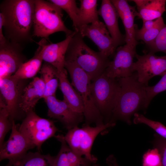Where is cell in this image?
Here are the masks:
<instances>
[{"instance_id":"1f68e13d","label":"cell","mask_w":166,"mask_h":166,"mask_svg":"<svg viewBox=\"0 0 166 166\" xmlns=\"http://www.w3.org/2000/svg\"><path fill=\"white\" fill-rule=\"evenodd\" d=\"M161 158L158 149H149L143 154L142 166H161Z\"/></svg>"},{"instance_id":"ffe728a7","label":"cell","mask_w":166,"mask_h":166,"mask_svg":"<svg viewBox=\"0 0 166 166\" xmlns=\"http://www.w3.org/2000/svg\"><path fill=\"white\" fill-rule=\"evenodd\" d=\"M56 139L61 143L59 151L54 156V166H92L93 164L85 157L80 156L70 148L64 138V136H55Z\"/></svg>"},{"instance_id":"7a4b0ae2","label":"cell","mask_w":166,"mask_h":166,"mask_svg":"<svg viewBox=\"0 0 166 166\" xmlns=\"http://www.w3.org/2000/svg\"><path fill=\"white\" fill-rule=\"evenodd\" d=\"M117 79L120 91L109 122L116 123L120 120L130 125L132 116L138 111L148 108L144 89L146 86L138 81L136 72L131 76Z\"/></svg>"},{"instance_id":"603a6c76","label":"cell","mask_w":166,"mask_h":166,"mask_svg":"<svg viewBox=\"0 0 166 166\" xmlns=\"http://www.w3.org/2000/svg\"><path fill=\"white\" fill-rule=\"evenodd\" d=\"M137 7L136 16L142 21L153 20L166 11V0H133Z\"/></svg>"},{"instance_id":"484cf974","label":"cell","mask_w":166,"mask_h":166,"mask_svg":"<svg viewBox=\"0 0 166 166\" xmlns=\"http://www.w3.org/2000/svg\"><path fill=\"white\" fill-rule=\"evenodd\" d=\"M79 8L80 27L99 20L97 0H81Z\"/></svg>"},{"instance_id":"e575fe53","label":"cell","mask_w":166,"mask_h":166,"mask_svg":"<svg viewBox=\"0 0 166 166\" xmlns=\"http://www.w3.org/2000/svg\"><path fill=\"white\" fill-rule=\"evenodd\" d=\"M155 22V20L143 21L142 27L140 29H137L135 26V37L136 40L143 33L152 27Z\"/></svg>"},{"instance_id":"7c38bea8","label":"cell","mask_w":166,"mask_h":166,"mask_svg":"<svg viewBox=\"0 0 166 166\" xmlns=\"http://www.w3.org/2000/svg\"><path fill=\"white\" fill-rule=\"evenodd\" d=\"M78 32L84 38L87 37L98 47L99 51L109 57L114 55L116 48L105 24L99 20L90 25H82Z\"/></svg>"},{"instance_id":"74e56055","label":"cell","mask_w":166,"mask_h":166,"mask_svg":"<svg viewBox=\"0 0 166 166\" xmlns=\"http://www.w3.org/2000/svg\"><path fill=\"white\" fill-rule=\"evenodd\" d=\"M106 163L108 165V166H113L112 164L108 160L106 159ZM92 166H100L98 164L96 163L93 164Z\"/></svg>"},{"instance_id":"8d00e7d4","label":"cell","mask_w":166,"mask_h":166,"mask_svg":"<svg viewBox=\"0 0 166 166\" xmlns=\"http://www.w3.org/2000/svg\"><path fill=\"white\" fill-rule=\"evenodd\" d=\"M107 159L112 164L113 166H119L116 158L113 155H110Z\"/></svg>"},{"instance_id":"836d02e7","label":"cell","mask_w":166,"mask_h":166,"mask_svg":"<svg viewBox=\"0 0 166 166\" xmlns=\"http://www.w3.org/2000/svg\"><path fill=\"white\" fill-rule=\"evenodd\" d=\"M152 141L154 148H157L161 156V166H166V139L155 133Z\"/></svg>"},{"instance_id":"277c9868","label":"cell","mask_w":166,"mask_h":166,"mask_svg":"<svg viewBox=\"0 0 166 166\" xmlns=\"http://www.w3.org/2000/svg\"><path fill=\"white\" fill-rule=\"evenodd\" d=\"M34 3L33 37L49 41V35L56 32H63L66 37L74 32L65 25L62 10L59 6L49 1L34 0Z\"/></svg>"},{"instance_id":"8fae6325","label":"cell","mask_w":166,"mask_h":166,"mask_svg":"<svg viewBox=\"0 0 166 166\" xmlns=\"http://www.w3.org/2000/svg\"><path fill=\"white\" fill-rule=\"evenodd\" d=\"M44 99L48 108V116L59 121L68 130L78 126L84 121L83 113L73 111L64 99L59 100L56 96H49Z\"/></svg>"},{"instance_id":"f35d334b","label":"cell","mask_w":166,"mask_h":166,"mask_svg":"<svg viewBox=\"0 0 166 166\" xmlns=\"http://www.w3.org/2000/svg\"><path fill=\"white\" fill-rule=\"evenodd\" d=\"M5 166H12L11 162L9 161L8 163Z\"/></svg>"},{"instance_id":"83f0119b","label":"cell","mask_w":166,"mask_h":166,"mask_svg":"<svg viewBox=\"0 0 166 166\" xmlns=\"http://www.w3.org/2000/svg\"><path fill=\"white\" fill-rule=\"evenodd\" d=\"M13 121L10 117L9 112L5 105L0 102V147L4 142L5 137L11 130Z\"/></svg>"},{"instance_id":"6da1fadb","label":"cell","mask_w":166,"mask_h":166,"mask_svg":"<svg viewBox=\"0 0 166 166\" xmlns=\"http://www.w3.org/2000/svg\"><path fill=\"white\" fill-rule=\"evenodd\" d=\"M34 0H4L0 4L4 18V35L11 42L24 46L34 42L32 28Z\"/></svg>"},{"instance_id":"d6a6232c","label":"cell","mask_w":166,"mask_h":166,"mask_svg":"<svg viewBox=\"0 0 166 166\" xmlns=\"http://www.w3.org/2000/svg\"><path fill=\"white\" fill-rule=\"evenodd\" d=\"M149 52L154 53L158 52L165 53L166 55V25L161 30L155 40L148 46Z\"/></svg>"},{"instance_id":"8992f818","label":"cell","mask_w":166,"mask_h":166,"mask_svg":"<svg viewBox=\"0 0 166 166\" xmlns=\"http://www.w3.org/2000/svg\"><path fill=\"white\" fill-rule=\"evenodd\" d=\"M91 90L95 105L105 123H109L120 91L117 78L109 77L104 71L91 82Z\"/></svg>"},{"instance_id":"5bb4252c","label":"cell","mask_w":166,"mask_h":166,"mask_svg":"<svg viewBox=\"0 0 166 166\" xmlns=\"http://www.w3.org/2000/svg\"><path fill=\"white\" fill-rule=\"evenodd\" d=\"M23 80L15 78L12 76L0 79V102L6 106L12 121L14 120L19 109L21 97L26 86Z\"/></svg>"},{"instance_id":"ac0fdd59","label":"cell","mask_w":166,"mask_h":166,"mask_svg":"<svg viewBox=\"0 0 166 166\" xmlns=\"http://www.w3.org/2000/svg\"><path fill=\"white\" fill-rule=\"evenodd\" d=\"M75 31L66 37L63 41L57 43L45 44L42 53L43 61L52 65L59 71L65 69L64 63L65 55L70 41Z\"/></svg>"},{"instance_id":"d6986e66","label":"cell","mask_w":166,"mask_h":166,"mask_svg":"<svg viewBox=\"0 0 166 166\" xmlns=\"http://www.w3.org/2000/svg\"><path fill=\"white\" fill-rule=\"evenodd\" d=\"M45 87L41 78L35 77L24 88L19 104V109L26 113L33 110L38 101L44 98Z\"/></svg>"},{"instance_id":"9a60e30c","label":"cell","mask_w":166,"mask_h":166,"mask_svg":"<svg viewBox=\"0 0 166 166\" xmlns=\"http://www.w3.org/2000/svg\"><path fill=\"white\" fill-rule=\"evenodd\" d=\"M11 132L8 139L0 147V161L5 159L14 160L27 153L33 148L18 130V127L13 121Z\"/></svg>"},{"instance_id":"5b68a950","label":"cell","mask_w":166,"mask_h":166,"mask_svg":"<svg viewBox=\"0 0 166 166\" xmlns=\"http://www.w3.org/2000/svg\"><path fill=\"white\" fill-rule=\"evenodd\" d=\"M64 67L71 79V84L79 94L82 101L85 121L84 124L96 125L105 123L103 118L94 103L91 90L90 76L74 63L65 60Z\"/></svg>"},{"instance_id":"d4e9b609","label":"cell","mask_w":166,"mask_h":166,"mask_svg":"<svg viewBox=\"0 0 166 166\" xmlns=\"http://www.w3.org/2000/svg\"><path fill=\"white\" fill-rule=\"evenodd\" d=\"M41 78L45 87L44 98L49 96H56V92L59 86L58 71L52 65L45 62L40 70Z\"/></svg>"},{"instance_id":"d590c367","label":"cell","mask_w":166,"mask_h":166,"mask_svg":"<svg viewBox=\"0 0 166 166\" xmlns=\"http://www.w3.org/2000/svg\"><path fill=\"white\" fill-rule=\"evenodd\" d=\"M4 22L3 15L1 13H0V44L5 43L7 41L3 32Z\"/></svg>"},{"instance_id":"4dcf8cb0","label":"cell","mask_w":166,"mask_h":166,"mask_svg":"<svg viewBox=\"0 0 166 166\" xmlns=\"http://www.w3.org/2000/svg\"><path fill=\"white\" fill-rule=\"evenodd\" d=\"M144 89L146 95V104L148 107L154 97L158 93L166 91V72L156 84L153 86H146Z\"/></svg>"},{"instance_id":"f1b7e54d","label":"cell","mask_w":166,"mask_h":166,"mask_svg":"<svg viewBox=\"0 0 166 166\" xmlns=\"http://www.w3.org/2000/svg\"><path fill=\"white\" fill-rule=\"evenodd\" d=\"M133 116V123L146 124L152 129L157 134L166 139V127L161 123L149 119L143 114L137 113H135Z\"/></svg>"},{"instance_id":"4fadbf2b","label":"cell","mask_w":166,"mask_h":166,"mask_svg":"<svg viewBox=\"0 0 166 166\" xmlns=\"http://www.w3.org/2000/svg\"><path fill=\"white\" fill-rule=\"evenodd\" d=\"M136 54V49L126 44L118 46L113 60L110 61L105 72L108 76L114 78L131 76L134 73L132 68Z\"/></svg>"},{"instance_id":"7402d4cb","label":"cell","mask_w":166,"mask_h":166,"mask_svg":"<svg viewBox=\"0 0 166 166\" xmlns=\"http://www.w3.org/2000/svg\"><path fill=\"white\" fill-rule=\"evenodd\" d=\"M67 72L65 69L58 71L59 87L61 91L64 99L74 111L83 113L84 105L77 91L69 81Z\"/></svg>"},{"instance_id":"2e32d148","label":"cell","mask_w":166,"mask_h":166,"mask_svg":"<svg viewBox=\"0 0 166 166\" xmlns=\"http://www.w3.org/2000/svg\"><path fill=\"white\" fill-rule=\"evenodd\" d=\"M111 1L116 8L124 26L125 31L126 44L132 48L136 49L138 42L135 37V25L134 24V20L137 13L135 7L130 5L127 0H111Z\"/></svg>"},{"instance_id":"cb8c5ba5","label":"cell","mask_w":166,"mask_h":166,"mask_svg":"<svg viewBox=\"0 0 166 166\" xmlns=\"http://www.w3.org/2000/svg\"><path fill=\"white\" fill-rule=\"evenodd\" d=\"M54 156L39 152H27L22 156L10 161L12 166H54Z\"/></svg>"},{"instance_id":"e0dca14e","label":"cell","mask_w":166,"mask_h":166,"mask_svg":"<svg viewBox=\"0 0 166 166\" xmlns=\"http://www.w3.org/2000/svg\"><path fill=\"white\" fill-rule=\"evenodd\" d=\"M98 13L103 18L117 49L125 42V35L121 33L119 28V16L116 8L111 0H102Z\"/></svg>"},{"instance_id":"ba28073f","label":"cell","mask_w":166,"mask_h":166,"mask_svg":"<svg viewBox=\"0 0 166 166\" xmlns=\"http://www.w3.org/2000/svg\"><path fill=\"white\" fill-rule=\"evenodd\" d=\"M26 114V117L18 127V130L33 148L36 147L40 151L44 142L55 137L58 129L53 121L40 117L33 110Z\"/></svg>"},{"instance_id":"9c48e42d","label":"cell","mask_w":166,"mask_h":166,"mask_svg":"<svg viewBox=\"0 0 166 166\" xmlns=\"http://www.w3.org/2000/svg\"><path fill=\"white\" fill-rule=\"evenodd\" d=\"M135 57L137 61L133 63V72H136L138 81L146 86L151 78L166 72V55L158 56L149 52L142 55L136 53Z\"/></svg>"},{"instance_id":"f546056e","label":"cell","mask_w":166,"mask_h":166,"mask_svg":"<svg viewBox=\"0 0 166 166\" xmlns=\"http://www.w3.org/2000/svg\"><path fill=\"white\" fill-rule=\"evenodd\" d=\"M165 25L162 17L158 18L155 20L152 27L139 37L136 40H142L147 45H149L155 40L161 30Z\"/></svg>"},{"instance_id":"52a82bcc","label":"cell","mask_w":166,"mask_h":166,"mask_svg":"<svg viewBox=\"0 0 166 166\" xmlns=\"http://www.w3.org/2000/svg\"><path fill=\"white\" fill-rule=\"evenodd\" d=\"M115 125V123L110 122L95 127L83 124L81 128L76 126L68 130L64 138L74 152L95 164L97 159L91 154V150L95 138L99 133Z\"/></svg>"},{"instance_id":"4316f807","label":"cell","mask_w":166,"mask_h":166,"mask_svg":"<svg viewBox=\"0 0 166 166\" xmlns=\"http://www.w3.org/2000/svg\"><path fill=\"white\" fill-rule=\"evenodd\" d=\"M50 2L65 10L69 16L73 23L75 31L78 32L80 27L79 20V9L75 0H49Z\"/></svg>"},{"instance_id":"44dd1931","label":"cell","mask_w":166,"mask_h":166,"mask_svg":"<svg viewBox=\"0 0 166 166\" xmlns=\"http://www.w3.org/2000/svg\"><path fill=\"white\" fill-rule=\"evenodd\" d=\"M48 40L44 38L37 43L38 47L34 56L23 63L12 76L16 79L25 80L34 77L41 68L42 53L44 45Z\"/></svg>"},{"instance_id":"3957f363","label":"cell","mask_w":166,"mask_h":166,"mask_svg":"<svg viewBox=\"0 0 166 166\" xmlns=\"http://www.w3.org/2000/svg\"><path fill=\"white\" fill-rule=\"evenodd\" d=\"M75 31L69 44L65 60L76 64L89 75L93 81L105 71L111 61L100 52H96L89 47L80 33Z\"/></svg>"},{"instance_id":"30bf717a","label":"cell","mask_w":166,"mask_h":166,"mask_svg":"<svg viewBox=\"0 0 166 166\" xmlns=\"http://www.w3.org/2000/svg\"><path fill=\"white\" fill-rule=\"evenodd\" d=\"M21 45L7 40L0 44V79L13 75L26 61Z\"/></svg>"}]
</instances>
